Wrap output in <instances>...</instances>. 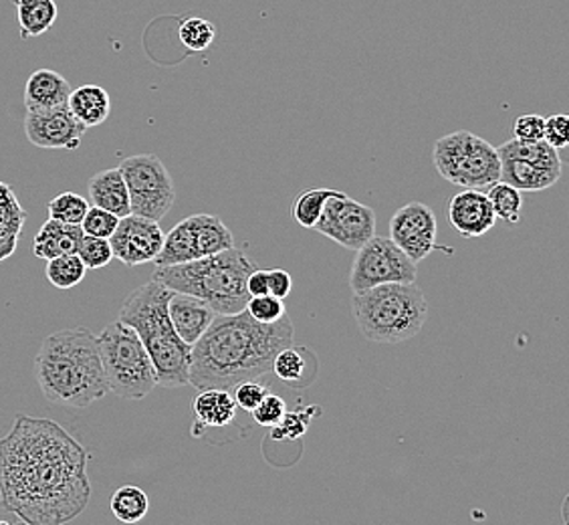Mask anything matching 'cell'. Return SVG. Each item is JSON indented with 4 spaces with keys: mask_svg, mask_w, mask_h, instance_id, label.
<instances>
[{
    "mask_svg": "<svg viewBox=\"0 0 569 525\" xmlns=\"http://www.w3.org/2000/svg\"><path fill=\"white\" fill-rule=\"evenodd\" d=\"M89 453L51 418L17 415L0 438V507L24 525H66L88 509Z\"/></svg>",
    "mask_w": 569,
    "mask_h": 525,
    "instance_id": "cell-1",
    "label": "cell"
},
{
    "mask_svg": "<svg viewBox=\"0 0 569 525\" xmlns=\"http://www.w3.org/2000/svg\"><path fill=\"white\" fill-rule=\"evenodd\" d=\"M293 344V321L284 314L274 324H259L242 309L217 316L207 334L190 348L188 384L229 390L271 373L273 358Z\"/></svg>",
    "mask_w": 569,
    "mask_h": 525,
    "instance_id": "cell-2",
    "label": "cell"
},
{
    "mask_svg": "<svg viewBox=\"0 0 569 525\" xmlns=\"http://www.w3.org/2000/svg\"><path fill=\"white\" fill-rule=\"evenodd\" d=\"M34 380L53 405L88 408L110 393L98 336L88 328L59 329L34 356Z\"/></svg>",
    "mask_w": 569,
    "mask_h": 525,
    "instance_id": "cell-3",
    "label": "cell"
},
{
    "mask_svg": "<svg viewBox=\"0 0 569 525\" xmlns=\"http://www.w3.org/2000/svg\"><path fill=\"white\" fill-rule=\"evenodd\" d=\"M254 269L257 265L249 255L232 247L197 261L156 267L153 281L164 285L172 294L198 297L217 316H232L242 311L249 301L247 277Z\"/></svg>",
    "mask_w": 569,
    "mask_h": 525,
    "instance_id": "cell-4",
    "label": "cell"
},
{
    "mask_svg": "<svg viewBox=\"0 0 569 525\" xmlns=\"http://www.w3.org/2000/svg\"><path fill=\"white\" fill-rule=\"evenodd\" d=\"M172 291L164 285L143 284L130 294L120 309V321L140 336L143 348L152 360L156 380L166 388L188 384L190 346L178 338L168 316Z\"/></svg>",
    "mask_w": 569,
    "mask_h": 525,
    "instance_id": "cell-5",
    "label": "cell"
},
{
    "mask_svg": "<svg viewBox=\"0 0 569 525\" xmlns=\"http://www.w3.org/2000/svg\"><path fill=\"white\" fill-rule=\"evenodd\" d=\"M361 334L376 344H402L417 338L428 318L425 291L417 284H388L351 299Z\"/></svg>",
    "mask_w": 569,
    "mask_h": 525,
    "instance_id": "cell-6",
    "label": "cell"
},
{
    "mask_svg": "<svg viewBox=\"0 0 569 525\" xmlns=\"http://www.w3.org/2000/svg\"><path fill=\"white\" fill-rule=\"evenodd\" d=\"M98 348L110 393L123 400H142L158 386L142 339L120 319L99 334Z\"/></svg>",
    "mask_w": 569,
    "mask_h": 525,
    "instance_id": "cell-7",
    "label": "cell"
},
{
    "mask_svg": "<svg viewBox=\"0 0 569 525\" xmlns=\"http://www.w3.org/2000/svg\"><path fill=\"white\" fill-rule=\"evenodd\" d=\"M432 160L440 178L465 190H485L501 180L497 146L472 131L457 130L438 138Z\"/></svg>",
    "mask_w": 569,
    "mask_h": 525,
    "instance_id": "cell-8",
    "label": "cell"
},
{
    "mask_svg": "<svg viewBox=\"0 0 569 525\" xmlns=\"http://www.w3.org/2000/svg\"><path fill=\"white\" fill-rule=\"evenodd\" d=\"M126 180L132 215L160 222L172 210L174 182L164 162L153 153H136L118 166Z\"/></svg>",
    "mask_w": 569,
    "mask_h": 525,
    "instance_id": "cell-9",
    "label": "cell"
},
{
    "mask_svg": "<svg viewBox=\"0 0 569 525\" xmlns=\"http://www.w3.org/2000/svg\"><path fill=\"white\" fill-rule=\"evenodd\" d=\"M234 247V237L217 215L200 212L178 222L164 235L162 251L156 257V267L182 265L210 257Z\"/></svg>",
    "mask_w": 569,
    "mask_h": 525,
    "instance_id": "cell-10",
    "label": "cell"
},
{
    "mask_svg": "<svg viewBox=\"0 0 569 525\" xmlns=\"http://www.w3.org/2000/svg\"><path fill=\"white\" fill-rule=\"evenodd\" d=\"M501 160V180L521 192H539L558 185L561 158L543 142L509 140L497 148Z\"/></svg>",
    "mask_w": 569,
    "mask_h": 525,
    "instance_id": "cell-11",
    "label": "cell"
},
{
    "mask_svg": "<svg viewBox=\"0 0 569 525\" xmlns=\"http://www.w3.org/2000/svg\"><path fill=\"white\" fill-rule=\"evenodd\" d=\"M417 262L412 261L390 237L373 235L356 251L351 265L350 287L353 296L388 284H417Z\"/></svg>",
    "mask_w": 569,
    "mask_h": 525,
    "instance_id": "cell-12",
    "label": "cell"
},
{
    "mask_svg": "<svg viewBox=\"0 0 569 525\" xmlns=\"http://www.w3.org/2000/svg\"><path fill=\"white\" fill-rule=\"evenodd\" d=\"M348 251H358L376 235V210L336 190L326 200L316 229Z\"/></svg>",
    "mask_w": 569,
    "mask_h": 525,
    "instance_id": "cell-13",
    "label": "cell"
},
{
    "mask_svg": "<svg viewBox=\"0 0 569 525\" xmlns=\"http://www.w3.org/2000/svg\"><path fill=\"white\" fill-rule=\"evenodd\" d=\"M437 230L435 210L422 202H408L398 208L390 219V239L415 262L440 249Z\"/></svg>",
    "mask_w": 569,
    "mask_h": 525,
    "instance_id": "cell-14",
    "label": "cell"
},
{
    "mask_svg": "<svg viewBox=\"0 0 569 525\" xmlns=\"http://www.w3.org/2000/svg\"><path fill=\"white\" fill-rule=\"evenodd\" d=\"M110 245L113 259L128 267H138L156 261L164 245V230L160 222L128 215L118 222L110 237Z\"/></svg>",
    "mask_w": 569,
    "mask_h": 525,
    "instance_id": "cell-15",
    "label": "cell"
},
{
    "mask_svg": "<svg viewBox=\"0 0 569 525\" xmlns=\"http://www.w3.org/2000/svg\"><path fill=\"white\" fill-rule=\"evenodd\" d=\"M24 136L43 150H77L86 128L71 116L67 106H59L53 110L27 111Z\"/></svg>",
    "mask_w": 569,
    "mask_h": 525,
    "instance_id": "cell-16",
    "label": "cell"
},
{
    "mask_svg": "<svg viewBox=\"0 0 569 525\" xmlns=\"http://www.w3.org/2000/svg\"><path fill=\"white\" fill-rule=\"evenodd\" d=\"M449 220L460 237L479 239L493 229L497 217L487 192L467 188L450 198Z\"/></svg>",
    "mask_w": 569,
    "mask_h": 525,
    "instance_id": "cell-17",
    "label": "cell"
},
{
    "mask_svg": "<svg viewBox=\"0 0 569 525\" xmlns=\"http://www.w3.org/2000/svg\"><path fill=\"white\" fill-rule=\"evenodd\" d=\"M168 316H170L178 338L182 339L190 348L207 334L210 324L217 318V314L204 301H200L198 297L187 296V294L170 296Z\"/></svg>",
    "mask_w": 569,
    "mask_h": 525,
    "instance_id": "cell-18",
    "label": "cell"
},
{
    "mask_svg": "<svg viewBox=\"0 0 569 525\" xmlns=\"http://www.w3.org/2000/svg\"><path fill=\"white\" fill-rule=\"evenodd\" d=\"M194 408V437H204L209 430L227 428L237 420V403L230 390L222 388H207L200 390L192 403Z\"/></svg>",
    "mask_w": 569,
    "mask_h": 525,
    "instance_id": "cell-19",
    "label": "cell"
},
{
    "mask_svg": "<svg viewBox=\"0 0 569 525\" xmlns=\"http://www.w3.org/2000/svg\"><path fill=\"white\" fill-rule=\"evenodd\" d=\"M71 86L66 77L53 69H37L24 86V108L27 111L53 110L67 106Z\"/></svg>",
    "mask_w": 569,
    "mask_h": 525,
    "instance_id": "cell-20",
    "label": "cell"
},
{
    "mask_svg": "<svg viewBox=\"0 0 569 525\" xmlns=\"http://www.w3.org/2000/svg\"><path fill=\"white\" fill-rule=\"evenodd\" d=\"M88 195L91 207L108 210L118 219L132 215L130 195H128V187H126L120 168H108V170H101L98 175L91 176Z\"/></svg>",
    "mask_w": 569,
    "mask_h": 525,
    "instance_id": "cell-21",
    "label": "cell"
},
{
    "mask_svg": "<svg viewBox=\"0 0 569 525\" xmlns=\"http://www.w3.org/2000/svg\"><path fill=\"white\" fill-rule=\"evenodd\" d=\"M81 239H83V230L79 225H66L59 220L47 219L43 227L34 235V257L49 261L61 255H76Z\"/></svg>",
    "mask_w": 569,
    "mask_h": 525,
    "instance_id": "cell-22",
    "label": "cell"
},
{
    "mask_svg": "<svg viewBox=\"0 0 569 525\" xmlns=\"http://www.w3.org/2000/svg\"><path fill=\"white\" fill-rule=\"evenodd\" d=\"M67 108L86 130L98 128L110 118V93L93 83L81 86V88L71 89L69 99H67Z\"/></svg>",
    "mask_w": 569,
    "mask_h": 525,
    "instance_id": "cell-23",
    "label": "cell"
},
{
    "mask_svg": "<svg viewBox=\"0 0 569 525\" xmlns=\"http://www.w3.org/2000/svg\"><path fill=\"white\" fill-rule=\"evenodd\" d=\"M311 361H316L311 351L291 344L274 356L271 373L289 386H307L316 378V374L309 373Z\"/></svg>",
    "mask_w": 569,
    "mask_h": 525,
    "instance_id": "cell-24",
    "label": "cell"
},
{
    "mask_svg": "<svg viewBox=\"0 0 569 525\" xmlns=\"http://www.w3.org/2000/svg\"><path fill=\"white\" fill-rule=\"evenodd\" d=\"M22 225L24 212L19 200L12 195L11 188L0 185V261L9 259L17 249Z\"/></svg>",
    "mask_w": 569,
    "mask_h": 525,
    "instance_id": "cell-25",
    "label": "cell"
},
{
    "mask_svg": "<svg viewBox=\"0 0 569 525\" xmlns=\"http://www.w3.org/2000/svg\"><path fill=\"white\" fill-rule=\"evenodd\" d=\"M22 39L47 33L59 17L56 0H14Z\"/></svg>",
    "mask_w": 569,
    "mask_h": 525,
    "instance_id": "cell-26",
    "label": "cell"
},
{
    "mask_svg": "<svg viewBox=\"0 0 569 525\" xmlns=\"http://www.w3.org/2000/svg\"><path fill=\"white\" fill-rule=\"evenodd\" d=\"M110 509L121 524H138L150 512V497L138 485H121L111 495Z\"/></svg>",
    "mask_w": 569,
    "mask_h": 525,
    "instance_id": "cell-27",
    "label": "cell"
},
{
    "mask_svg": "<svg viewBox=\"0 0 569 525\" xmlns=\"http://www.w3.org/2000/svg\"><path fill=\"white\" fill-rule=\"evenodd\" d=\"M86 265L76 255H61L56 259H49L44 265L47 281L57 287L59 291H69L86 279Z\"/></svg>",
    "mask_w": 569,
    "mask_h": 525,
    "instance_id": "cell-28",
    "label": "cell"
},
{
    "mask_svg": "<svg viewBox=\"0 0 569 525\" xmlns=\"http://www.w3.org/2000/svg\"><path fill=\"white\" fill-rule=\"evenodd\" d=\"M487 197L493 207L497 220H505L509 225H517L521 220V208H523L521 190L499 180V182H495L493 187H489Z\"/></svg>",
    "mask_w": 569,
    "mask_h": 525,
    "instance_id": "cell-29",
    "label": "cell"
},
{
    "mask_svg": "<svg viewBox=\"0 0 569 525\" xmlns=\"http://www.w3.org/2000/svg\"><path fill=\"white\" fill-rule=\"evenodd\" d=\"M336 190L329 188H313V190H306L296 198L293 207H291V217L296 220L299 227L303 229H316L319 217L326 207L328 200Z\"/></svg>",
    "mask_w": 569,
    "mask_h": 525,
    "instance_id": "cell-30",
    "label": "cell"
},
{
    "mask_svg": "<svg viewBox=\"0 0 569 525\" xmlns=\"http://www.w3.org/2000/svg\"><path fill=\"white\" fill-rule=\"evenodd\" d=\"M180 43L187 47L192 53H202L207 51L210 44L217 39V29L212 22L202 19V17H188L187 21L180 24Z\"/></svg>",
    "mask_w": 569,
    "mask_h": 525,
    "instance_id": "cell-31",
    "label": "cell"
},
{
    "mask_svg": "<svg viewBox=\"0 0 569 525\" xmlns=\"http://www.w3.org/2000/svg\"><path fill=\"white\" fill-rule=\"evenodd\" d=\"M89 210L88 198L79 197L76 192H59L47 205L49 219L66 222V225H81V220Z\"/></svg>",
    "mask_w": 569,
    "mask_h": 525,
    "instance_id": "cell-32",
    "label": "cell"
},
{
    "mask_svg": "<svg viewBox=\"0 0 569 525\" xmlns=\"http://www.w3.org/2000/svg\"><path fill=\"white\" fill-rule=\"evenodd\" d=\"M77 257L86 265V269L108 267L113 259L110 239H98V237L83 235V239L79 242V249H77Z\"/></svg>",
    "mask_w": 569,
    "mask_h": 525,
    "instance_id": "cell-33",
    "label": "cell"
},
{
    "mask_svg": "<svg viewBox=\"0 0 569 525\" xmlns=\"http://www.w3.org/2000/svg\"><path fill=\"white\" fill-rule=\"evenodd\" d=\"M313 415H319L318 406H307V408H299L296 413H284L283 420L273 428L271 437L277 440H284V438H301L307 433V428L311 425Z\"/></svg>",
    "mask_w": 569,
    "mask_h": 525,
    "instance_id": "cell-34",
    "label": "cell"
},
{
    "mask_svg": "<svg viewBox=\"0 0 569 525\" xmlns=\"http://www.w3.org/2000/svg\"><path fill=\"white\" fill-rule=\"evenodd\" d=\"M244 311L259 324H274L287 314L283 299H277V297L269 296V294L267 296L249 297Z\"/></svg>",
    "mask_w": 569,
    "mask_h": 525,
    "instance_id": "cell-35",
    "label": "cell"
},
{
    "mask_svg": "<svg viewBox=\"0 0 569 525\" xmlns=\"http://www.w3.org/2000/svg\"><path fill=\"white\" fill-rule=\"evenodd\" d=\"M120 219L116 215H111L108 210H101L98 207H89L86 217L81 220V230L88 237H98V239H110L113 230L118 227Z\"/></svg>",
    "mask_w": 569,
    "mask_h": 525,
    "instance_id": "cell-36",
    "label": "cell"
},
{
    "mask_svg": "<svg viewBox=\"0 0 569 525\" xmlns=\"http://www.w3.org/2000/svg\"><path fill=\"white\" fill-rule=\"evenodd\" d=\"M284 413H287V405L283 398L277 394H267L261 405L252 410L251 415L257 425L261 427L274 428L281 420H283Z\"/></svg>",
    "mask_w": 569,
    "mask_h": 525,
    "instance_id": "cell-37",
    "label": "cell"
},
{
    "mask_svg": "<svg viewBox=\"0 0 569 525\" xmlns=\"http://www.w3.org/2000/svg\"><path fill=\"white\" fill-rule=\"evenodd\" d=\"M269 388H271V386L267 383L244 380V383L234 386L232 398H234V403H237V408L252 413L257 406L261 405V400H263L264 396L271 393Z\"/></svg>",
    "mask_w": 569,
    "mask_h": 525,
    "instance_id": "cell-38",
    "label": "cell"
},
{
    "mask_svg": "<svg viewBox=\"0 0 569 525\" xmlns=\"http://www.w3.org/2000/svg\"><path fill=\"white\" fill-rule=\"evenodd\" d=\"M543 142L561 150L569 142V118L566 113H551L543 126Z\"/></svg>",
    "mask_w": 569,
    "mask_h": 525,
    "instance_id": "cell-39",
    "label": "cell"
},
{
    "mask_svg": "<svg viewBox=\"0 0 569 525\" xmlns=\"http://www.w3.org/2000/svg\"><path fill=\"white\" fill-rule=\"evenodd\" d=\"M543 126H546V118H541L539 113H523L515 120V140L541 142L543 140Z\"/></svg>",
    "mask_w": 569,
    "mask_h": 525,
    "instance_id": "cell-40",
    "label": "cell"
},
{
    "mask_svg": "<svg viewBox=\"0 0 569 525\" xmlns=\"http://www.w3.org/2000/svg\"><path fill=\"white\" fill-rule=\"evenodd\" d=\"M267 284H269V296L283 299V301L293 291V279L284 269L267 271Z\"/></svg>",
    "mask_w": 569,
    "mask_h": 525,
    "instance_id": "cell-41",
    "label": "cell"
},
{
    "mask_svg": "<svg viewBox=\"0 0 569 525\" xmlns=\"http://www.w3.org/2000/svg\"><path fill=\"white\" fill-rule=\"evenodd\" d=\"M247 294L249 297L267 296L269 294V284H267V271L254 269L247 277Z\"/></svg>",
    "mask_w": 569,
    "mask_h": 525,
    "instance_id": "cell-42",
    "label": "cell"
},
{
    "mask_svg": "<svg viewBox=\"0 0 569 525\" xmlns=\"http://www.w3.org/2000/svg\"><path fill=\"white\" fill-rule=\"evenodd\" d=\"M0 525H14L9 522V519H0Z\"/></svg>",
    "mask_w": 569,
    "mask_h": 525,
    "instance_id": "cell-43",
    "label": "cell"
}]
</instances>
